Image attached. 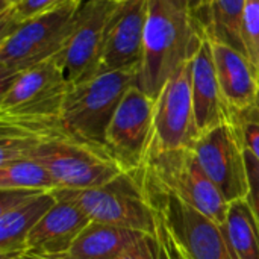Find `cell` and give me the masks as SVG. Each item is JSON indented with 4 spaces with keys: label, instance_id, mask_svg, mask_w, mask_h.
<instances>
[{
    "label": "cell",
    "instance_id": "cell-25",
    "mask_svg": "<svg viewBox=\"0 0 259 259\" xmlns=\"http://www.w3.org/2000/svg\"><path fill=\"white\" fill-rule=\"evenodd\" d=\"M115 259H162V244L156 235L146 234Z\"/></svg>",
    "mask_w": 259,
    "mask_h": 259
},
{
    "label": "cell",
    "instance_id": "cell-23",
    "mask_svg": "<svg viewBox=\"0 0 259 259\" xmlns=\"http://www.w3.org/2000/svg\"><path fill=\"white\" fill-rule=\"evenodd\" d=\"M243 38L246 55L259 73V0H246L243 17Z\"/></svg>",
    "mask_w": 259,
    "mask_h": 259
},
{
    "label": "cell",
    "instance_id": "cell-15",
    "mask_svg": "<svg viewBox=\"0 0 259 259\" xmlns=\"http://www.w3.org/2000/svg\"><path fill=\"white\" fill-rule=\"evenodd\" d=\"M191 90L200 135L222 123L232 121V112L225 100L217 77L212 44L206 36L202 39L200 47L191 59Z\"/></svg>",
    "mask_w": 259,
    "mask_h": 259
},
{
    "label": "cell",
    "instance_id": "cell-32",
    "mask_svg": "<svg viewBox=\"0 0 259 259\" xmlns=\"http://www.w3.org/2000/svg\"><path fill=\"white\" fill-rule=\"evenodd\" d=\"M162 259H168L167 253H165V250H164V247H162Z\"/></svg>",
    "mask_w": 259,
    "mask_h": 259
},
{
    "label": "cell",
    "instance_id": "cell-5",
    "mask_svg": "<svg viewBox=\"0 0 259 259\" xmlns=\"http://www.w3.org/2000/svg\"><path fill=\"white\" fill-rule=\"evenodd\" d=\"M83 2L41 15L14 29L0 42V90L30 67L58 56L76 27Z\"/></svg>",
    "mask_w": 259,
    "mask_h": 259
},
{
    "label": "cell",
    "instance_id": "cell-3",
    "mask_svg": "<svg viewBox=\"0 0 259 259\" xmlns=\"http://www.w3.org/2000/svg\"><path fill=\"white\" fill-rule=\"evenodd\" d=\"M29 158L39 161L50 171L58 190L96 188L123 173L105 147L73 137L61 121L44 127L42 138Z\"/></svg>",
    "mask_w": 259,
    "mask_h": 259
},
{
    "label": "cell",
    "instance_id": "cell-31",
    "mask_svg": "<svg viewBox=\"0 0 259 259\" xmlns=\"http://www.w3.org/2000/svg\"><path fill=\"white\" fill-rule=\"evenodd\" d=\"M111 2H115V3H120V5H123V3H127V2H132V0H111Z\"/></svg>",
    "mask_w": 259,
    "mask_h": 259
},
{
    "label": "cell",
    "instance_id": "cell-1",
    "mask_svg": "<svg viewBox=\"0 0 259 259\" xmlns=\"http://www.w3.org/2000/svg\"><path fill=\"white\" fill-rule=\"evenodd\" d=\"M205 38L188 0H147L143 61L137 87L156 99L167 79Z\"/></svg>",
    "mask_w": 259,
    "mask_h": 259
},
{
    "label": "cell",
    "instance_id": "cell-26",
    "mask_svg": "<svg viewBox=\"0 0 259 259\" xmlns=\"http://www.w3.org/2000/svg\"><path fill=\"white\" fill-rule=\"evenodd\" d=\"M244 156H246L249 184H250V191H249L247 199H249L250 205L253 206L259 220V161L246 149H244Z\"/></svg>",
    "mask_w": 259,
    "mask_h": 259
},
{
    "label": "cell",
    "instance_id": "cell-19",
    "mask_svg": "<svg viewBox=\"0 0 259 259\" xmlns=\"http://www.w3.org/2000/svg\"><path fill=\"white\" fill-rule=\"evenodd\" d=\"M246 0H209L193 12L203 35L211 42H219L246 53L243 38V17Z\"/></svg>",
    "mask_w": 259,
    "mask_h": 259
},
{
    "label": "cell",
    "instance_id": "cell-2",
    "mask_svg": "<svg viewBox=\"0 0 259 259\" xmlns=\"http://www.w3.org/2000/svg\"><path fill=\"white\" fill-rule=\"evenodd\" d=\"M143 187L168 259H234L222 226L165 190L143 168Z\"/></svg>",
    "mask_w": 259,
    "mask_h": 259
},
{
    "label": "cell",
    "instance_id": "cell-27",
    "mask_svg": "<svg viewBox=\"0 0 259 259\" xmlns=\"http://www.w3.org/2000/svg\"><path fill=\"white\" fill-rule=\"evenodd\" d=\"M0 259H67L65 256H38V255H30L26 252H17V253H8V255H0Z\"/></svg>",
    "mask_w": 259,
    "mask_h": 259
},
{
    "label": "cell",
    "instance_id": "cell-4",
    "mask_svg": "<svg viewBox=\"0 0 259 259\" xmlns=\"http://www.w3.org/2000/svg\"><path fill=\"white\" fill-rule=\"evenodd\" d=\"M137 71L121 70L70 85L59 115L64 129L82 141L105 147L108 126L127 90L137 83Z\"/></svg>",
    "mask_w": 259,
    "mask_h": 259
},
{
    "label": "cell",
    "instance_id": "cell-11",
    "mask_svg": "<svg viewBox=\"0 0 259 259\" xmlns=\"http://www.w3.org/2000/svg\"><path fill=\"white\" fill-rule=\"evenodd\" d=\"M121 5L111 0H85L65 49L58 55L70 85L97 76L106 39Z\"/></svg>",
    "mask_w": 259,
    "mask_h": 259
},
{
    "label": "cell",
    "instance_id": "cell-10",
    "mask_svg": "<svg viewBox=\"0 0 259 259\" xmlns=\"http://www.w3.org/2000/svg\"><path fill=\"white\" fill-rule=\"evenodd\" d=\"M191 59L184 62L167 79L155 99L153 138L149 155L191 149L200 137L194 115Z\"/></svg>",
    "mask_w": 259,
    "mask_h": 259
},
{
    "label": "cell",
    "instance_id": "cell-24",
    "mask_svg": "<svg viewBox=\"0 0 259 259\" xmlns=\"http://www.w3.org/2000/svg\"><path fill=\"white\" fill-rule=\"evenodd\" d=\"M232 121L238 129L244 149L259 161V115L247 109L240 114H232Z\"/></svg>",
    "mask_w": 259,
    "mask_h": 259
},
{
    "label": "cell",
    "instance_id": "cell-22",
    "mask_svg": "<svg viewBox=\"0 0 259 259\" xmlns=\"http://www.w3.org/2000/svg\"><path fill=\"white\" fill-rule=\"evenodd\" d=\"M77 2H85V0H23L12 8L0 11L2 36H6L18 26L24 24L26 21L59 11Z\"/></svg>",
    "mask_w": 259,
    "mask_h": 259
},
{
    "label": "cell",
    "instance_id": "cell-9",
    "mask_svg": "<svg viewBox=\"0 0 259 259\" xmlns=\"http://www.w3.org/2000/svg\"><path fill=\"white\" fill-rule=\"evenodd\" d=\"M155 99L131 87L120 102L105 137V147L123 171L144 168L153 138Z\"/></svg>",
    "mask_w": 259,
    "mask_h": 259
},
{
    "label": "cell",
    "instance_id": "cell-17",
    "mask_svg": "<svg viewBox=\"0 0 259 259\" xmlns=\"http://www.w3.org/2000/svg\"><path fill=\"white\" fill-rule=\"evenodd\" d=\"M217 77L232 114H240L255 105L259 73L249 56L225 44L211 42Z\"/></svg>",
    "mask_w": 259,
    "mask_h": 259
},
{
    "label": "cell",
    "instance_id": "cell-30",
    "mask_svg": "<svg viewBox=\"0 0 259 259\" xmlns=\"http://www.w3.org/2000/svg\"><path fill=\"white\" fill-rule=\"evenodd\" d=\"M256 115H259V90H258V94H256V100H255V105L250 108Z\"/></svg>",
    "mask_w": 259,
    "mask_h": 259
},
{
    "label": "cell",
    "instance_id": "cell-6",
    "mask_svg": "<svg viewBox=\"0 0 259 259\" xmlns=\"http://www.w3.org/2000/svg\"><path fill=\"white\" fill-rule=\"evenodd\" d=\"M58 199L79 206L93 222L156 234V219L143 187V170L123 171L105 185L87 190H55Z\"/></svg>",
    "mask_w": 259,
    "mask_h": 259
},
{
    "label": "cell",
    "instance_id": "cell-14",
    "mask_svg": "<svg viewBox=\"0 0 259 259\" xmlns=\"http://www.w3.org/2000/svg\"><path fill=\"white\" fill-rule=\"evenodd\" d=\"M146 18L147 0H132L121 5L112 21L97 74L121 70L140 71Z\"/></svg>",
    "mask_w": 259,
    "mask_h": 259
},
{
    "label": "cell",
    "instance_id": "cell-12",
    "mask_svg": "<svg viewBox=\"0 0 259 259\" xmlns=\"http://www.w3.org/2000/svg\"><path fill=\"white\" fill-rule=\"evenodd\" d=\"M191 149L228 203L249 196L250 184L244 146L234 121L222 123L202 134Z\"/></svg>",
    "mask_w": 259,
    "mask_h": 259
},
{
    "label": "cell",
    "instance_id": "cell-28",
    "mask_svg": "<svg viewBox=\"0 0 259 259\" xmlns=\"http://www.w3.org/2000/svg\"><path fill=\"white\" fill-rule=\"evenodd\" d=\"M208 3H209V0H188V5H190L193 12H197V11L203 9Z\"/></svg>",
    "mask_w": 259,
    "mask_h": 259
},
{
    "label": "cell",
    "instance_id": "cell-13",
    "mask_svg": "<svg viewBox=\"0 0 259 259\" xmlns=\"http://www.w3.org/2000/svg\"><path fill=\"white\" fill-rule=\"evenodd\" d=\"M56 202L53 191L0 190V255L24 252L30 231Z\"/></svg>",
    "mask_w": 259,
    "mask_h": 259
},
{
    "label": "cell",
    "instance_id": "cell-18",
    "mask_svg": "<svg viewBox=\"0 0 259 259\" xmlns=\"http://www.w3.org/2000/svg\"><path fill=\"white\" fill-rule=\"evenodd\" d=\"M143 235L146 234L140 231L91 220L71 249L62 256L67 259H115Z\"/></svg>",
    "mask_w": 259,
    "mask_h": 259
},
{
    "label": "cell",
    "instance_id": "cell-7",
    "mask_svg": "<svg viewBox=\"0 0 259 259\" xmlns=\"http://www.w3.org/2000/svg\"><path fill=\"white\" fill-rule=\"evenodd\" d=\"M70 90L58 56L46 59L2 88L0 121L36 124L59 121Z\"/></svg>",
    "mask_w": 259,
    "mask_h": 259
},
{
    "label": "cell",
    "instance_id": "cell-8",
    "mask_svg": "<svg viewBox=\"0 0 259 259\" xmlns=\"http://www.w3.org/2000/svg\"><path fill=\"white\" fill-rule=\"evenodd\" d=\"M144 170L165 190L223 226L229 203L202 168L193 149L150 153Z\"/></svg>",
    "mask_w": 259,
    "mask_h": 259
},
{
    "label": "cell",
    "instance_id": "cell-16",
    "mask_svg": "<svg viewBox=\"0 0 259 259\" xmlns=\"http://www.w3.org/2000/svg\"><path fill=\"white\" fill-rule=\"evenodd\" d=\"M90 222V217L79 206L58 199L55 206L30 231L24 252L38 256L65 255Z\"/></svg>",
    "mask_w": 259,
    "mask_h": 259
},
{
    "label": "cell",
    "instance_id": "cell-20",
    "mask_svg": "<svg viewBox=\"0 0 259 259\" xmlns=\"http://www.w3.org/2000/svg\"><path fill=\"white\" fill-rule=\"evenodd\" d=\"M222 231L234 259H259V220L247 197L229 203Z\"/></svg>",
    "mask_w": 259,
    "mask_h": 259
},
{
    "label": "cell",
    "instance_id": "cell-21",
    "mask_svg": "<svg viewBox=\"0 0 259 259\" xmlns=\"http://www.w3.org/2000/svg\"><path fill=\"white\" fill-rule=\"evenodd\" d=\"M0 190L55 191L58 185L39 161L24 158L0 165Z\"/></svg>",
    "mask_w": 259,
    "mask_h": 259
},
{
    "label": "cell",
    "instance_id": "cell-29",
    "mask_svg": "<svg viewBox=\"0 0 259 259\" xmlns=\"http://www.w3.org/2000/svg\"><path fill=\"white\" fill-rule=\"evenodd\" d=\"M2 2V8H0V11H5V9H8V8H12V6H15V5H18L20 2H23V0H0Z\"/></svg>",
    "mask_w": 259,
    "mask_h": 259
}]
</instances>
